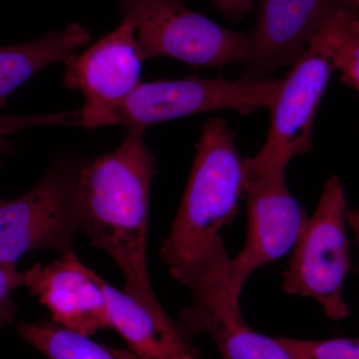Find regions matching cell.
Masks as SVG:
<instances>
[{"label":"cell","mask_w":359,"mask_h":359,"mask_svg":"<svg viewBox=\"0 0 359 359\" xmlns=\"http://www.w3.org/2000/svg\"><path fill=\"white\" fill-rule=\"evenodd\" d=\"M144 127H131L119 147L80 167L82 231L112 259L125 278L124 292L151 309L162 308L147 269L149 201L155 159Z\"/></svg>","instance_id":"1"},{"label":"cell","mask_w":359,"mask_h":359,"mask_svg":"<svg viewBox=\"0 0 359 359\" xmlns=\"http://www.w3.org/2000/svg\"><path fill=\"white\" fill-rule=\"evenodd\" d=\"M235 133L221 118L201 129L197 152L171 231L161 248L169 269L195 261L233 222L244 197L245 160Z\"/></svg>","instance_id":"2"},{"label":"cell","mask_w":359,"mask_h":359,"mask_svg":"<svg viewBox=\"0 0 359 359\" xmlns=\"http://www.w3.org/2000/svg\"><path fill=\"white\" fill-rule=\"evenodd\" d=\"M123 18L133 21L142 60L171 57L195 66L223 69L244 65L249 33L233 32L196 13L184 0H123Z\"/></svg>","instance_id":"3"},{"label":"cell","mask_w":359,"mask_h":359,"mask_svg":"<svg viewBox=\"0 0 359 359\" xmlns=\"http://www.w3.org/2000/svg\"><path fill=\"white\" fill-rule=\"evenodd\" d=\"M346 212L344 186L334 175L325 182L283 276L285 294L311 297L335 321L346 320L351 313L342 297L351 268Z\"/></svg>","instance_id":"4"},{"label":"cell","mask_w":359,"mask_h":359,"mask_svg":"<svg viewBox=\"0 0 359 359\" xmlns=\"http://www.w3.org/2000/svg\"><path fill=\"white\" fill-rule=\"evenodd\" d=\"M282 79L237 80L190 76L157 80L137 86L131 95L108 117L105 126L146 127L186 116L233 110L249 115L269 108L276 100Z\"/></svg>","instance_id":"5"},{"label":"cell","mask_w":359,"mask_h":359,"mask_svg":"<svg viewBox=\"0 0 359 359\" xmlns=\"http://www.w3.org/2000/svg\"><path fill=\"white\" fill-rule=\"evenodd\" d=\"M334 71L330 43L320 30L282 79L269 108L268 137L261 150L245 160V176L285 172L290 161L311 151L316 115Z\"/></svg>","instance_id":"6"},{"label":"cell","mask_w":359,"mask_h":359,"mask_svg":"<svg viewBox=\"0 0 359 359\" xmlns=\"http://www.w3.org/2000/svg\"><path fill=\"white\" fill-rule=\"evenodd\" d=\"M79 169L53 168L27 193L0 201V264H15L34 250L74 252L83 222Z\"/></svg>","instance_id":"7"},{"label":"cell","mask_w":359,"mask_h":359,"mask_svg":"<svg viewBox=\"0 0 359 359\" xmlns=\"http://www.w3.org/2000/svg\"><path fill=\"white\" fill-rule=\"evenodd\" d=\"M224 257L216 255L180 266L170 275L192 294V304L179 313V327L192 339L211 337L223 359H294L276 337L259 334L245 323L240 301L226 292Z\"/></svg>","instance_id":"8"},{"label":"cell","mask_w":359,"mask_h":359,"mask_svg":"<svg viewBox=\"0 0 359 359\" xmlns=\"http://www.w3.org/2000/svg\"><path fill=\"white\" fill-rule=\"evenodd\" d=\"M247 240L224 268L226 292L240 301L249 276L294 249L309 217L287 188L285 172L245 176Z\"/></svg>","instance_id":"9"},{"label":"cell","mask_w":359,"mask_h":359,"mask_svg":"<svg viewBox=\"0 0 359 359\" xmlns=\"http://www.w3.org/2000/svg\"><path fill=\"white\" fill-rule=\"evenodd\" d=\"M62 63L65 86L80 90L84 96L78 126L105 127L111 113L141 83L143 60L139 55L133 21L123 18L113 32Z\"/></svg>","instance_id":"10"},{"label":"cell","mask_w":359,"mask_h":359,"mask_svg":"<svg viewBox=\"0 0 359 359\" xmlns=\"http://www.w3.org/2000/svg\"><path fill=\"white\" fill-rule=\"evenodd\" d=\"M340 11L358 13L353 0H259L241 77L264 79L280 68L292 67L314 35Z\"/></svg>","instance_id":"11"},{"label":"cell","mask_w":359,"mask_h":359,"mask_svg":"<svg viewBox=\"0 0 359 359\" xmlns=\"http://www.w3.org/2000/svg\"><path fill=\"white\" fill-rule=\"evenodd\" d=\"M25 276V287L50 311L54 323L87 337L110 328L107 299L97 273L74 252L50 264H34Z\"/></svg>","instance_id":"12"},{"label":"cell","mask_w":359,"mask_h":359,"mask_svg":"<svg viewBox=\"0 0 359 359\" xmlns=\"http://www.w3.org/2000/svg\"><path fill=\"white\" fill-rule=\"evenodd\" d=\"M107 299L110 328L138 359H199L200 351L163 308L151 309L97 275Z\"/></svg>","instance_id":"13"},{"label":"cell","mask_w":359,"mask_h":359,"mask_svg":"<svg viewBox=\"0 0 359 359\" xmlns=\"http://www.w3.org/2000/svg\"><path fill=\"white\" fill-rule=\"evenodd\" d=\"M91 33L77 22L65 29L52 30L42 39L26 43L0 47V108L20 85L55 61L66 60L80 47L88 44Z\"/></svg>","instance_id":"14"},{"label":"cell","mask_w":359,"mask_h":359,"mask_svg":"<svg viewBox=\"0 0 359 359\" xmlns=\"http://www.w3.org/2000/svg\"><path fill=\"white\" fill-rule=\"evenodd\" d=\"M16 330L21 339L49 359H138L130 349L98 344L54 321L20 323Z\"/></svg>","instance_id":"15"},{"label":"cell","mask_w":359,"mask_h":359,"mask_svg":"<svg viewBox=\"0 0 359 359\" xmlns=\"http://www.w3.org/2000/svg\"><path fill=\"white\" fill-rule=\"evenodd\" d=\"M330 43L332 63L342 82L359 94V14L340 11L321 27Z\"/></svg>","instance_id":"16"},{"label":"cell","mask_w":359,"mask_h":359,"mask_svg":"<svg viewBox=\"0 0 359 359\" xmlns=\"http://www.w3.org/2000/svg\"><path fill=\"white\" fill-rule=\"evenodd\" d=\"M294 359H359L358 339L302 340L276 337Z\"/></svg>","instance_id":"17"},{"label":"cell","mask_w":359,"mask_h":359,"mask_svg":"<svg viewBox=\"0 0 359 359\" xmlns=\"http://www.w3.org/2000/svg\"><path fill=\"white\" fill-rule=\"evenodd\" d=\"M25 273L16 269L15 264H0V328L13 323L16 306L11 301V294L25 287Z\"/></svg>","instance_id":"18"},{"label":"cell","mask_w":359,"mask_h":359,"mask_svg":"<svg viewBox=\"0 0 359 359\" xmlns=\"http://www.w3.org/2000/svg\"><path fill=\"white\" fill-rule=\"evenodd\" d=\"M226 20L238 23L250 13L254 0H211Z\"/></svg>","instance_id":"19"},{"label":"cell","mask_w":359,"mask_h":359,"mask_svg":"<svg viewBox=\"0 0 359 359\" xmlns=\"http://www.w3.org/2000/svg\"><path fill=\"white\" fill-rule=\"evenodd\" d=\"M346 221L353 231L356 245L359 250V205L354 209L347 210Z\"/></svg>","instance_id":"20"},{"label":"cell","mask_w":359,"mask_h":359,"mask_svg":"<svg viewBox=\"0 0 359 359\" xmlns=\"http://www.w3.org/2000/svg\"><path fill=\"white\" fill-rule=\"evenodd\" d=\"M4 143L6 141L4 140V135L0 134V150L4 147Z\"/></svg>","instance_id":"21"},{"label":"cell","mask_w":359,"mask_h":359,"mask_svg":"<svg viewBox=\"0 0 359 359\" xmlns=\"http://www.w3.org/2000/svg\"><path fill=\"white\" fill-rule=\"evenodd\" d=\"M354 4H355L356 7H358V11L359 13V0H353Z\"/></svg>","instance_id":"22"},{"label":"cell","mask_w":359,"mask_h":359,"mask_svg":"<svg viewBox=\"0 0 359 359\" xmlns=\"http://www.w3.org/2000/svg\"><path fill=\"white\" fill-rule=\"evenodd\" d=\"M0 201H1V199H0Z\"/></svg>","instance_id":"23"}]
</instances>
